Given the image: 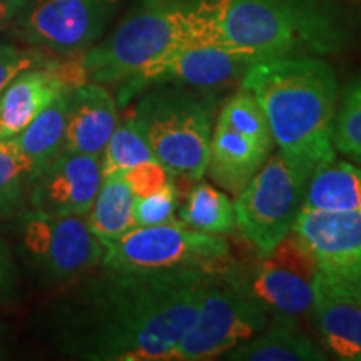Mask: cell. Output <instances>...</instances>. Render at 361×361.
<instances>
[{"label":"cell","instance_id":"1","mask_svg":"<svg viewBox=\"0 0 361 361\" xmlns=\"http://www.w3.org/2000/svg\"><path fill=\"white\" fill-rule=\"evenodd\" d=\"M206 268L114 269L99 264L47 314L62 355L84 361H169L196 319Z\"/></svg>","mask_w":361,"mask_h":361},{"label":"cell","instance_id":"15","mask_svg":"<svg viewBox=\"0 0 361 361\" xmlns=\"http://www.w3.org/2000/svg\"><path fill=\"white\" fill-rule=\"evenodd\" d=\"M102 180L101 157L62 151L30 183L27 204L51 216H84Z\"/></svg>","mask_w":361,"mask_h":361},{"label":"cell","instance_id":"28","mask_svg":"<svg viewBox=\"0 0 361 361\" xmlns=\"http://www.w3.org/2000/svg\"><path fill=\"white\" fill-rule=\"evenodd\" d=\"M47 61L49 57L39 49H22L13 44L0 42V96L22 71Z\"/></svg>","mask_w":361,"mask_h":361},{"label":"cell","instance_id":"13","mask_svg":"<svg viewBox=\"0 0 361 361\" xmlns=\"http://www.w3.org/2000/svg\"><path fill=\"white\" fill-rule=\"evenodd\" d=\"M259 62L251 54L218 45H184L152 62L133 79L119 85L117 102L126 104L156 84H176L196 90L221 89L243 79Z\"/></svg>","mask_w":361,"mask_h":361},{"label":"cell","instance_id":"18","mask_svg":"<svg viewBox=\"0 0 361 361\" xmlns=\"http://www.w3.org/2000/svg\"><path fill=\"white\" fill-rule=\"evenodd\" d=\"M117 124V101L106 85H75L67 92L64 151L101 157Z\"/></svg>","mask_w":361,"mask_h":361},{"label":"cell","instance_id":"14","mask_svg":"<svg viewBox=\"0 0 361 361\" xmlns=\"http://www.w3.org/2000/svg\"><path fill=\"white\" fill-rule=\"evenodd\" d=\"M293 233L319 274L361 290V216L303 207Z\"/></svg>","mask_w":361,"mask_h":361},{"label":"cell","instance_id":"30","mask_svg":"<svg viewBox=\"0 0 361 361\" xmlns=\"http://www.w3.org/2000/svg\"><path fill=\"white\" fill-rule=\"evenodd\" d=\"M19 268L11 246L0 234V305L13 303L19 295Z\"/></svg>","mask_w":361,"mask_h":361},{"label":"cell","instance_id":"5","mask_svg":"<svg viewBox=\"0 0 361 361\" xmlns=\"http://www.w3.org/2000/svg\"><path fill=\"white\" fill-rule=\"evenodd\" d=\"M184 45H194L184 0H141L114 32L79 57L87 80L119 87Z\"/></svg>","mask_w":361,"mask_h":361},{"label":"cell","instance_id":"4","mask_svg":"<svg viewBox=\"0 0 361 361\" xmlns=\"http://www.w3.org/2000/svg\"><path fill=\"white\" fill-rule=\"evenodd\" d=\"M130 116L174 179L204 178L213 135V104L204 94L176 84L151 85Z\"/></svg>","mask_w":361,"mask_h":361},{"label":"cell","instance_id":"26","mask_svg":"<svg viewBox=\"0 0 361 361\" xmlns=\"http://www.w3.org/2000/svg\"><path fill=\"white\" fill-rule=\"evenodd\" d=\"M333 147L361 168V75L346 87L336 107Z\"/></svg>","mask_w":361,"mask_h":361},{"label":"cell","instance_id":"20","mask_svg":"<svg viewBox=\"0 0 361 361\" xmlns=\"http://www.w3.org/2000/svg\"><path fill=\"white\" fill-rule=\"evenodd\" d=\"M303 207L361 216V168L333 157L314 169Z\"/></svg>","mask_w":361,"mask_h":361},{"label":"cell","instance_id":"23","mask_svg":"<svg viewBox=\"0 0 361 361\" xmlns=\"http://www.w3.org/2000/svg\"><path fill=\"white\" fill-rule=\"evenodd\" d=\"M179 221L207 234H229L236 229L234 201L207 183L196 184L179 209Z\"/></svg>","mask_w":361,"mask_h":361},{"label":"cell","instance_id":"12","mask_svg":"<svg viewBox=\"0 0 361 361\" xmlns=\"http://www.w3.org/2000/svg\"><path fill=\"white\" fill-rule=\"evenodd\" d=\"M121 0H27L12 24L22 42L59 56H79L96 44Z\"/></svg>","mask_w":361,"mask_h":361},{"label":"cell","instance_id":"29","mask_svg":"<svg viewBox=\"0 0 361 361\" xmlns=\"http://www.w3.org/2000/svg\"><path fill=\"white\" fill-rule=\"evenodd\" d=\"M123 178L133 191L134 197H146L161 191L174 178L157 159L141 162L123 173Z\"/></svg>","mask_w":361,"mask_h":361},{"label":"cell","instance_id":"6","mask_svg":"<svg viewBox=\"0 0 361 361\" xmlns=\"http://www.w3.org/2000/svg\"><path fill=\"white\" fill-rule=\"evenodd\" d=\"M269 313L243 286L233 264L213 269L202 288L196 319L176 346L171 361L223 356L268 326Z\"/></svg>","mask_w":361,"mask_h":361},{"label":"cell","instance_id":"25","mask_svg":"<svg viewBox=\"0 0 361 361\" xmlns=\"http://www.w3.org/2000/svg\"><path fill=\"white\" fill-rule=\"evenodd\" d=\"M156 159L151 147L144 139L133 116L126 117L112 133L109 142L101 156L102 174H123L126 171L141 164V162Z\"/></svg>","mask_w":361,"mask_h":361},{"label":"cell","instance_id":"19","mask_svg":"<svg viewBox=\"0 0 361 361\" xmlns=\"http://www.w3.org/2000/svg\"><path fill=\"white\" fill-rule=\"evenodd\" d=\"M233 361H322L328 355L298 326V319L271 316L268 326L223 355Z\"/></svg>","mask_w":361,"mask_h":361},{"label":"cell","instance_id":"16","mask_svg":"<svg viewBox=\"0 0 361 361\" xmlns=\"http://www.w3.org/2000/svg\"><path fill=\"white\" fill-rule=\"evenodd\" d=\"M311 314L326 348L345 361H361V290L316 274Z\"/></svg>","mask_w":361,"mask_h":361},{"label":"cell","instance_id":"8","mask_svg":"<svg viewBox=\"0 0 361 361\" xmlns=\"http://www.w3.org/2000/svg\"><path fill=\"white\" fill-rule=\"evenodd\" d=\"M102 246L101 264L114 269H218L229 264V245L223 234L196 231L180 221L134 226L121 236L102 241Z\"/></svg>","mask_w":361,"mask_h":361},{"label":"cell","instance_id":"32","mask_svg":"<svg viewBox=\"0 0 361 361\" xmlns=\"http://www.w3.org/2000/svg\"><path fill=\"white\" fill-rule=\"evenodd\" d=\"M0 356H2V343H0Z\"/></svg>","mask_w":361,"mask_h":361},{"label":"cell","instance_id":"17","mask_svg":"<svg viewBox=\"0 0 361 361\" xmlns=\"http://www.w3.org/2000/svg\"><path fill=\"white\" fill-rule=\"evenodd\" d=\"M71 90L66 61L49 59L22 71L0 96V141L17 137L61 94Z\"/></svg>","mask_w":361,"mask_h":361},{"label":"cell","instance_id":"10","mask_svg":"<svg viewBox=\"0 0 361 361\" xmlns=\"http://www.w3.org/2000/svg\"><path fill=\"white\" fill-rule=\"evenodd\" d=\"M274 146L259 102L241 85L226 101L211 135L206 173L226 192L238 196L263 168Z\"/></svg>","mask_w":361,"mask_h":361},{"label":"cell","instance_id":"11","mask_svg":"<svg viewBox=\"0 0 361 361\" xmlns=\"http://www.w3.org/2000/svg\"><path fill=\"white\" fill-rule=\"evenodd\" d=\"M233 269L269 316L298 319L311 313L318 268L293 231L268 255H258L251 263L233 266Z\"/></svg>","mask_w":361,"mask_h":361},{"label":"cell","instance_id":"27","mask_svg":"<svg viewBox=\"0 0 361 361\" xmlns=\"http://www.w3.org/2000/svg\"><path fill=\"white\" fill-rule=\"evenodd\" d=\"M178 188L174 179L169 180L161 191L146 197H134L135 226H156L176 221L178 209Z\"/></svg>","mask_w":361,"mask_h":361},{"label":"cell","instance_id":"21","mask_svg":"<svg viewBox=\"0 0 361 361\" xmlns=\"http://www.w3.org/2000/svg\"><path fill=\"white\" fill-rule=\"evenodd\" d=\"M84 219L101 243L134 228V194L123 174H102L96 200Z\"/></svg>","mask_w":361,"mask_h":361},{"label":"cell","instance_id":"7","mask_svg":"<svg viewBox=\"0 0 361 361\" xmlns=\"http://www.w3.org/2000/svg\"><path fill=\"white\" fill-rule=\"evenodd\" d=\"M17 252L42 283L64 286L102 263L104 246L84 216L24 211L17 216Z\"/></svg>","mask_w":361,"mask_h":361},{"label":"cell","instance_id":"3","mask_svg":"<svg viewBox=\"0 0 361 361\" xmlns=\"http://www.w3.org/2000/svg\"><path fill=\"white\" fill-rule=\"evenodd\" d=\"M194 45H218L259 61L329 54L345 44V30L319 0H184Z\"/></svg>","mask_w":361,"mask_h":361},{"label":"cell","instance_id":"31","mask_svg":"<svg viewBox=\"0 0 361 361\" xmlns=\"http://www.w3.org/2000/svg\"><path fill=\"white\" fill-rule=\"evenodd\" d=\"M27 0H0V32L11 29Z\"/></svg>","mask_w":361,"mask_h":361},{"label":"cell","instance_id":"9","mask_svg":"<svg viewBox=\"0 0 361 361\" xmlns=\"http://www.w3.org/2000/svg\"><path fill=\"white\" fill-rule=\"evenodd\" d=\"M308 183L310 176L278 152L238 194L236 228L258 255H268L293 231Z\"/></svg>","mask_w":361,"mask_h":361},{"label":"cell","instance_id":"24","mask_svg":"<svg viewBox=\"0 0 361 361\" xmlns=\"http://www.w3.org/2000/svg\"><path fill=\"white\" fill-rule=\"evenodd\" d=\"M34 176L32 161L22 151L17 137L0 141V218L24 213Z\"/></svg>","mask_w":361,"mask_h":361},{"label":"cell","instance_id":"2","mask_svg":"<svg viewBox=\"0 0 361 361\" xmlns=\"http://www.w3.org/2000/svg\"><path fill=\"white\" fill-rule=\"evenodd\" d=\"M241 85L259 102L279 152L305 174L336 157L338 80L326 61L286 56L255 62Z\"/></svg>","mask_w":361,"mask_h":361},{"label":"cell","instance_id":"22","mask_svg":"<svg viewBox=\"0 0 361 361\" xmlns=\"http://www.w3.org/2000/svg\"><path fill=\"white\" fill-rule=\"evenodd\" d=\"M67 92L54 99L32 123L17 135L22 151L32 161L35 174L64 151Z\"/></svg>","mask_w":361,"mask_h":361}]
</instances>
